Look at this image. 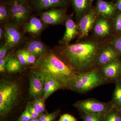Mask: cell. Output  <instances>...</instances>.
I'll return each instance as SVG.
<instances>
[{
	"label": "cell",
	"instance_id": "1",
	"mask_svg": "<svg viewBox=\"0 0 121 121\" xmlns=\"http://www.w3.org/2000/svg\"><path fill=\"white\" fill-rule=\"evenodd\" d=\"M101 47L97 41H84L58 47L54 53L76 73L79 74L97 67Z\"/></svg>",
	"mask_w": 121,
	"mask_h": 121
},
{
	"label": "cell",
	"instance_id": "2",
	"mask_svg": "<svg viewBox=\"0 0 121 121\" xmlns=\"http://www.w3.org/2000/svg\"><path fill=\"white\" fill-rule=\"evenodd\" d=\"M32 70H35L56 79L64 89H70L78 74L68 67L54 52H48L37 60Z\"/></svg>",
	"mask_w": 121,
	"mask_h": 121
},
{
	"label": "cell",
	"instance_id": "3",
	"mask_svg": "<svg viewBox=\"0 0 121 121\" xmlns=\"http://www.w3.org/2000/svg\"><path fill=\"white\" fill-rule=\"evenodd\" d=\"M21 91L15 81L3 79L0 82V117L4 118L19 103Z\"/></svg>",
	"mask_w": 121,
	"mask_h": 121
},
{
	"label": "cell",
	"instance_id": "4",
	"mask_svg": "<svg viewBox=\"0 0 121 121\" xmlns=\"http://www.w3.org/2000/svg\"><path fill=\"white\" fill-rule=\"evenodd\" d=\"M110 82L101 73L99 68L78 74L69 90L79 93H85L93 89Z\"/></svg>",
	"mask_w": 121,
	"mask_h": 121
},
{
	"label": "cell",
	"instance_id": "5",
	"mask_svg": "<svg viewBox=\"0 0 121 121\" xmlns=\"http://www.w3.org/2000/svg\"><path fill=\"white\" fill-rule=\"evenodd\" d=\"M73 106L79 111L91 114H103L112 107L111 102H103L94 99L77 101Z\"/></svg>",
	"mask_w": 121,
	"mask_h": 121
},
{
	"label": "cell",
	"instance_id": "6",
	"mask_svg": "<svg viewBox=\"0 0 121 121\" xmlns=\"http://www.w3.org/2000/svg\"><path fill=\"white\" fill-rule=\"evenodd\" d=\"M7 8L14 23L17 26H22L28 21L31 9L27 5L12 3Z\"/></svg>",
	"mask_w": 121,
	"mask_h": 121
},
{
	"label": "cell",
	"instance_id": "7",
	"mask_svg": "<svg viewBox=\"0 0 121 121\" xmlns=\"http://www.w3.org/2000/svg\"><path fill=\"white\" fill-rule=\"evenodd\" d=\"M45 77L43 74L32 70L29 76V92L33 97H43L44 90Z\"/></svg>",
	"mask_w": 121,
	"mask_h": 121
},
{
	"label": "cell",
	"instance_id": "8",
	"mask_svg": "<svg viewBox=\"0 0 121 121\" xmlns=\"http://www.w3.org/2000/svg\"><path fill=\"white\" fill-rule=\"evenodd\" d=\"M97 14L95 10L91 9L79 19L78 26L79 38H83L88 35L96 21Z\"/></svg>",
	"mask_w": 121,
	"mask_h": 121
},
{
	"label": "cell",
	"instance_id": "9",
	"mask_svg": "<svg viewBox=\"0 0 121 121\" xmlns=\"http://www.w3.org/2000/svg\"><path fill=\"white\" fill-rule=\"evenodd\" d=\"M4 37L5 44L8 48H11L18 45L23 39L18 26L14 23H9L5 27Z\"/></svg>",
	"mask_w": 121,
	"mask_h": 121
},
{
	"label": "cell",
	"instance_id": "10",
	"mask_svg": "<svg viewBox=\"0 0 121 121\" xmlns=\"http://www.w3.org/2000/svg\"><path fill=\"white\" fill-rule=\"evenodd\" d=\"M41 19L44 23L48 25L59 24L66 19V15L64 9L52 8L41 13Z\"/></svg>",
	"mask_w": 121,
	"mask_h": 121
},
{
	"label": "cell",
	"instance_id": "11",
	"mask_svg": "<svg viewBox=\"0 0 121 121\" xmlns=\"http://www.w3.org/2000/svg\"><path fill=\"white\" fill-rule=\"evenodd\" d=\"M99 70L104 78L110 82L118 79L121 70V60L118 58L99 67Z\"/></svg>",
	"mask_w": 121,
	"mask_h": 121
},
{
	"label": "cell",
	"instance_id": "12",
	"mask_svg": "<svg viewBox=\"0 0 121 121\" xmlns=\"http://www.w3.org/2000/svg\"><path fill=\"white\" fill-rule=\"evenodd\" d=\"M119 55L113 47L107 46L102 49L96 63V67H101L118 58Z\"/></svg>",
	"mask_w": 121,
	"mask_h": 121
},
{
	"label": "cell",
	"instance_id": "13",
	"mask_svg": "<svg viewBox=\"0 0 121 121\" xmlns=\"http://www.w3.org/2000/svg\"><path fill=\"white\" fill-rule=\"evenodd\" d=\"M117 7L112 3L103 0H97L95 11L98 14L105 18H111L116 13Z\"/></svg>",
	"mask_w": 121,
	"mask_h": 121
},
{
	"label": "cell",
	"instance_id": "14",
	"mask_svg": "<svg viewBox=\"0 0 121 121\" xmlns=\"http://www.w3.org/2000/svg\"><path fill=\"white\" fill-rule=\"evenodd\" d=\"M65 21L66 30L60 43L66 45L75 37L78 33V26L72 19L68 17Z\"/></svg>",
	"mask_w": 121,
	"mask_h": 121
},
{
	"label": "cell",
	"instance_id": "15",
	"mask_svg": "<svg viewBox=\"0 0 121 121\" xmlns=\"http://www.w3.org/2000/svg\"><path fill=\"white\" fill-rule=\"evenodd\" d=\"M25 47L26 50L39 58L43 57L48 52L47 46L41 41L37 40H33L29 41Z\"/></svg>",
	"mask_w": 121,
	"mask_h": 121
},
{
	"label": "cell",
	"instance_id": "16",
	"mask_svg": "<svg viewBox=\"0 0 121 121\" xmlns=\"http://www.w3.org/2000/svg\"><path fill=\"white\" fill-rule=\"evenodd\" d=\"M61 89H64V87L59 82L53 78L46 76L43 95L42 97L45 101L54 92Z\"/></svg>",
	"mask_w": 121,
	"mask_h": 121
},
{
	"label": "cell",
	"instance_id": "17",
	"mask_svg": "<svg viewBox=\"0 0 121 121\" xmlns=\"http://www.w3.org/2000/svg\"><path fill=\"white\" fill-rule=\"evenodd\" d=\"M43 23L41 19L33 17L24 25V31L33 35H38L43 30Z\"/></svg>",
	"mask_w": 121,
	"mask_h": 121
},
{
	"label": "cell",
	"instance_id": "18",
	"mask_svg": "<svg viewBox=\"0 0 121 121\" xmlns=\"http://www.w3.org/2000/svg\"><path fill=\"white\" fill-rule=\"evenodd\" d=\"M106 18H99L94 25V32L96 36L104 37L109 35L110 32V24Z\"/></svg>",
	"mask_w": 121,
	"mask_h": 121
},
{
	"label": "cell",
	"instance_id": "19",
	"mask_svg": "<svg viewBox=\"0 0 121 121\" xmlns=\"http://www.w3.org/2000/svg\"><path fill=\"white\" fill-rule=\"evenodd\" d=\"M75 11L76 17L79 19L91 9L89 0H72Z\"/></svg>",
	"mask_w": 121,
	"mask_h": 121
},
{
	"label": "cell",
	"instance_id": "20",
	"mask_svg": "<svg viewBox=\"0 0 121 121\" xmlns=\"http://www.w3.org/2000/svg\"><path fill=\"white\" fill-rule=\"evenodd\" d=\"M115 82V87L111 102L113 107L121 111V79H117Z\"/></svg>",
	"mask_w": 121,
	"mask_h": 121
},
{
	"label": "cell",
	"instance_id": "21",
	"mask_svg": "<svg viewBox=\"0 0 121 121\" xmlns=\"http://www.w3.org/2000/svg\"><path fill=\"white\" fill-rule=\"evenodd\" d=\"M23 66L17 57L12 56L5 65V70L10 73L21 72Z\"/></svg>",
	"mask_w": 121,
	"mask_h": 121
},
{
	"label": "cell",
	"instance_id": "22",
	"mask_svg": "<svg viewBox=\"0 0 121 121\" xmlns=\"http://www.w3.org/2000/svg\"><path fill=\"white\" fill-rule=\"evenodd\" d=\"M102 121H121V111L112 106L103 114Z\"/></svg>",
	"mask_w": 121,
	"mask_h": 121
},
{
	"label": "cell",
	"instance_id": "23",
	"mask_svg": "<svg viewBox=\"0 0 121 121\" xmlns=\"http://www.w3.org/2000/svg\"><path fill=\"white\" fill-rule=\"evenodd\" d=\"M11 15L9 12L7 7L4 3L1 2L0 4V22L1 24L7 23Z\"/></svg>",
	"mask_w": 121,
	"mask_h": 121
},
{
	"label": "cell",
	"instance_id": "24",
	"mask_svg": "<svg viewBox=\"0 0 121 121\" xmlns=\"http://www.w3.org/2000/svg\"><path fill=\"white\" fill-rule=\"evenodd\" d=\"M81 118L83 121H102L103 114H91L79 112Z\"/></svg>",
	"mask_w": 121,
	"mask_h": 121
},
{
	"label": "cell",
	"instance_id": "25",
	"mask_svg": "<svg viewBox=\"0 0 121 121\" xmlns=\"http://www.w3.org/2000/svg\"><path fill=\"white\" fill-rule=\"evenodd\" d=\"M45 102V100L42 97L35 98L34 101L31 103L42 114H44V112L46 111Z\"/></svg>",
	"mask_w": 121,
	"mask_h": 121
},
{
	"label": "cell",
	"instance_id": "26",
	"mask_svg": "<svg viewBox=\"0 0 121 121\" xmlns=\"http://www.w3.org/2000/svg\"><path fill=\"white\" fill-rule=\"evenodd\" d=\"M60 112V110H58L50 113L43 114L39 118L40 121H54Z\"/></svg>",
	"mask_w": 121,
	"mask_h": 121
},
{
	"label": "cell",
	"instance_id": "27",
	"mask_svg": "<svg viewBox=\"0 0 121 121\" xmlns=\"http://www.w3.org/2000/svg\"><path fill=\"white\" fill-rule=\"evenodd\" d=\"M16 57L23 66L27 65L25 49L18 50L16 53Z\"/></svg>",
	"mask_w": 121,
	"mask_h": 121
},
{
	"label": "cell",
	"instance_id": "28",
	"mask_svg": "<svg viewBox=\"0 0 121 121\" xmlns=\"http://www.w3.org/2000/svg\"><path fill=\"white\" fill-rule=\"evenodd\" d=\"M27 105H28L29 111L33 119L39 118L41 115L43 114L40 112L39 111L35 108L31 103L28 102Z\"/></svg>",
	"mask_w": 121,
	"mask_h": 121
},
{
	"label": "cell",
	"instance_id": "29",
	"mask_svg": "<svg viewBox=\"0 0 121 121\" xmlns=\"http://www.w3.org/2000/svg\"><path fill=\"white\" fill-rule=\"evenodd\" d=\"M32 119L28 110V105H27L25 109L17 121H29Z\"/></svg>",
	"mask_w": 121,
	"mask_h": 121
},
{
	"label": "cell",
	"instance_id": "30",
	"mask_svg": "<svg viewBox=\"0 0 121 121\" xmlns=\"http://www.w3.org/2000/svg\"><path fill=\"white\" fill-rule=\"evenodd\" d=\"M12 56L11 52H9L3 58L0 59V72L3 73L5 71V65L9 59Z\"/></svg>",
	"mask_w": 121,
	"mask_h": 121
},
{
	"label": "cell",
	"instance_id": "31",
	"mask_svg": "<svg viewBox=\"0 0 121 121\" xmlns=\"http://www.w3.org/2000/svg\"><path fill=\"white\" fill-rule=\"evenodd\" d=\"M25 50L27 65L34 64L36 62V56L34 54L29 51L27 50Z\"/></svg>",
	"mask_w": 121,
	"mask_h": 121
},
{
	"label": "cell",
	"instance_id": "32",
	"mask_svg": "<svg viewBox=\"0 0 121 121\" xmlns=\"http://www.w3.org/2000/svg\"><path fill=\"white\" fill-rule=\"evenodd\" d=\"M113 47L118 54L121 55V37L114 39L113 42Z\"/></svg>",
	"mask_w": 121,
	"mask_h": 121
},
{
	"label": "cell",
	"instance_id": "33",
	"mask_svg": "<svg viewBox=\"0 0 121 121\" xmlns=\"http://www.w3.org/2000/svg\"><path fill=\"white\" fill-rule=\"evenodd\" d=\"M58 121H77V120L71 115L66 113L61 115Z\"/></svg>",
	"mask_w": 121,
	"mask_h": 121
},
{
	"label": "cell",
	"instance_id": "34",
	"mask_svg": "<svg viewBox=\"0 0 121 121\" xmlns=\"http://www.w3.org/2000/svg\"><path fill=\"white\" fill-rule=\"evenodd\" d=\"M115 28L117 32H121V13H119L115 18Z\"/></svg>",
	"mask_w": 121,
	"mask_h": 121
},
{
	"label": "cell",
	"instance_id": "35",
	"mask_svg": "<svg viewBox=\"0 0 121 121\" xmlns=\"http://www.w3.org/2000/svg\"><path fill=\"white\" fill-rule=\"evenodd\" d=\"M8 48L5 43L1 45L0 47V59L3 58L7 55Z\"/></svg>",
	"mask_w": 121,
	"mask_h": 121
},
{
	"label": "cell",
	"instance_id": "36",
	"mask_svg": "<svg viewBox=\"0 0 121 121\" xmlns=\"http://www.w3.org/2000/svg\"><path fill=\"white\" fill-rule=\"evenodd\" d=\"M4 32L3 30L2 27L0 26V40L4 38Z\"/></svg>",
	"mask_w": 121,
	"mask_h": 121
},
{
	"label": "cell",
	"instance_id": "37",
	"mask_svg": "<svg viewBox=\"0 0 121 121\" xmlns=\"http://www.w3.org/2000/svg\"><path fill=\"white\" fill-rule=\"evenodd\" d=\"M12 1V3H16L18 4H24V2L26 0H11Z\"/></svg>",
	"mask_w": 121,
	"mask_h": 121
},
{
	"label": "cell",
	"instance_id": "38",
	"mask_svg": "<svg viewBox=\"0 0 121 121\" xmlns=\"http://www.w3.org/2000/svg\"><path fill=\"white\" fill-rule=\"evenodd\" d=\"M116 6L118 10L121 11V0H118L116 4Z\"/></svg>",
	"mask_w": 121,
	"mask_h": 121
},
{
	"label": "cell",
	"instance_id": "39",
	"mask_svg": "<svg viewBox=\"0 0 121 121\" xmlns=\"http://www.w3.org/2000/svg\"><path fill=\"white\" fill-rule=\"evenodd\" d=\"M29 121H40V120L39 118H37V119H31Z\"/></svg>",
	"mask_w": 121,
	"mask_h": 121
},
{
	"label": "cell",
	"instance_id": "40",
	"mask_svg": "<svg viewBox=\"0 0 121 121\" xmlns=\"http://www.w3.org/2000/svg\"><path fill=\"white\" fill-rule=\"evenodd\" d=\"M37 0H30V1H31V3H32Z\"/></svg>",
	"mask_w": 121,
	"mask_h": 121
},
{
	"label": "cell",
	"instance_id": "41",
	"mask_svg": "<svg viewBox=\"0 0 121 121\" xmlns=\"http://www.w3.org/2000/svg\"><path fill=\"white\" fill-rule=\"evenodd\" d=\"M94 0H89V2H90V3L91 4V3H92L93 1Z\"/></svg>",
	"mask_w": 121,
	"mask_h": 121
},
{
	"label": "cell",
	"instance_id": "42",
	"mask_svg": "<svg viewBox=\"0 0 121 121\" xmlns=\"http://www.w3.org/2000/svg\"><path fill=\"white\" fill-rule=\"evenodd\" d=\"M120 78L121 79V73H120V75H119V78Z\"/></svg>",
	"mask_w": 121,
	"mask_h": 121
}]
</instances>
